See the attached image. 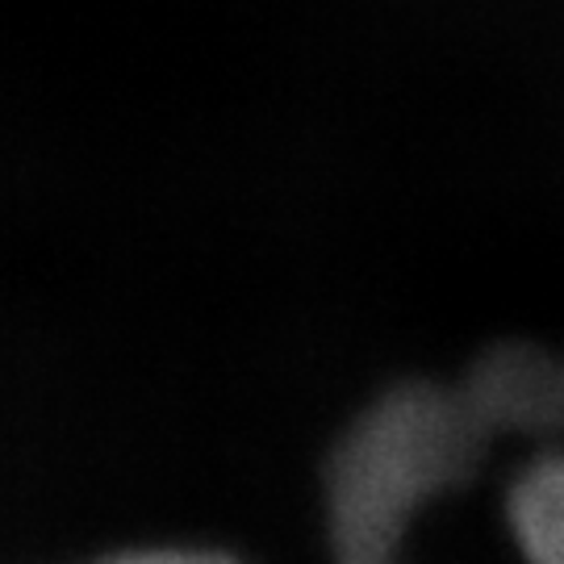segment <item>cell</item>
Segmentation results:
<instances>
[{
	"label": "cell",
	"instance_id": "2",
	"mask_svg": "<svg viewBox=\"0 0 564 564\" xmlns=\"http://www.w3.org/2000/svg\"><path fill=\"white\" fill-rule=\"evenodd\" d=\"M97 564H235L223 552H205V547H147V552H121Z\"/></svg>",
	"mask_w": 564,
	"mask_h": 564
},
{
	"label": "cell",
	"instance_id": "1",
	"mask_svg": "<svg viewBox=\"0 0 564 564\" xmlns=\"http://www.w3.org/2000/svg\"><path fill=\"white\" fill-rule=\"evenodd\" d=\"M506 519L527 564H564V456L531 460L510 485Z\"/></svg>",
	"mask_w": 564,
	"mask_h": 564
}]
</instances>
